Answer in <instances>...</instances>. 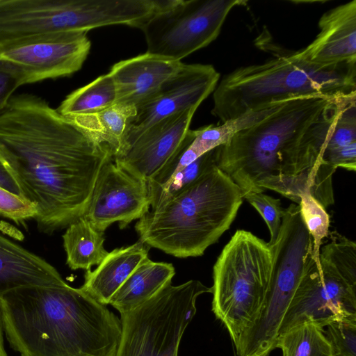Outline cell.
<instances>
[{
    "label": "cell",
    "instance_id": "6da1fadb",
    "mask_svg": "<svg viewBox=\"0 0 356 356\" xmlns=\"http://www.w3.org/2000/svg\"><path fill=\"white\" fill-rule=\"evenodd\" d=\"M111 157L107 146L39 97L13 96L0 113V161L20 196L35 205L42 233L67 228L85 215Z\"/></svg>",
    "mask_w": 356,
    "mask_h": 356
},
{
    "label": "cell",
    "instance_id": "7a4b0ae2",
    "mask_svg": "<svg viewBox=\"0 0 356 356\" xmlns=\"http://www.w3.org/2000/svg\"><path fill=\"white\" fill-rule=\"evenodd\" d=\"M3 330L20 356H115L120 318L65 282L0 296Z\"/></svg>",
    "mask_w": 356,
    "mask_h": 356
},
{
    "label": "cell",
    "instance_id": "3957f363",
    "mask_svg": "<svg viewBox=\"0 0 356 356\" xmlns=\"http://www.w3.org/2000/svg\"><path fill=\"white\" fill-rule=\"evenodd\" d=\"M240 188L217 165L138 219L149 247L179 258L202 255L230 227L243 202Z\"/></svg>",
    "mask_w": 356,
    "mask_h": 356
},
{
    "label": "cell",
    "instance_id": "277c9868",
    "mask_svg": "<svg viewBox=\"0 0 356 356\" xmlns=\"http://www.w3.org/2000/svg\"><path fill=\"white\" fill-rule=\"evenodd\" d=\"M356 95V60L321 66L293 51L225 75L213 91L211 113L222 123L300 97Z\"/></svg>",
    "mask_w": 356,
    "mask_h": 356
},
{
    "label": "cell",
    "instance_id": "5b68a950",
    "mask_svg": "<svg viewBox=\"0 0 356 356\" xmlns=\"http://www.w3.org/2000/svg\"><path fill=\"white\" fill-rule=\"evenodd\" d=\"M337 99V98H336ZM335 99L300 97L282 103L257 122L217 147L218 168L243 197L263 193L262 185L281 176L280 163Z\"/></svg>",
    "mask_w": 356,
    "mask_h": 356
},
{
    "label": "cell",
    "instance_id": "8992f818",
    "mask_svg": "<svg viewBox=\"0 0 356 356\" xmlns=\"http://www.w3.org/2000/svg\"><path fill=\"white\" fill-rule=\"evenodd\" d=\"M329 234L319 259L312 251L306 259L277 337L302 323L324 328L334 321L356 319V244L336 232Z\"/></svg>",
    "mask_w": 356,
    "mask_h": 356
},
{
    "label": "cell",
    "instance_id": "52a82bcc",
    "mask_svg": "<svg viewBox=\"0 0 356 356\" xmlns=\"http://www.w3.org/2000/svg\"><path fill=\"white\" fill-rule=\"evenodd\" d=\"M272 263L268 243L240 229L225 245L213 266L212 311L227 328L234 346L262 305Z\"/></svg>",
    "mask_w": 356,
    "mask_h": 356
},
{
    "label": "cell",
    "instance_id": "ba28073f",
    "mask_svg": "<svg viewBox=\"0 0 356 356\" xmlns=\"http://www.w3.org/2000/svg\"><path fill=\"white\" fill-rule=\"evenodd\" d=\"M272 270L262 305L234 346L237 356H269L276 348L278 331L302 275L313 243L298 204L284 210L280 232L270 245Z\"/></svg>",
    "mask_w": 356,
    "mask_h": 356
},
{
    "label": "cell",
    "instance_id": "9c48e42d",
    "mask_svg": "<svg viewBox=\"0 0 356 356\" xmlns=\"http://www.w3.org/2000/svg\"><path fill=\"white\" fill-rule=\"evenodd\" d=\"M212 288L191 280L165 285L149 300L121 315L115 356H178L183 334L197 312L196 301Z\"/></svg>",
    "mask_w": 356,
    "mask_h": 356
},
{
    "label": "cell",
    "instance_id": "30bf717a",
    "mask_svg": "<svg viewBox=\"0 0 356 356\" xmlns=\"http://www.w3.org/2000/svg\"><path fill=\"white\" fill-rule=\"evenodd\" d=\"M243 0H161L159 9L140 29L147 52L181 60L215 40L234 8Z\"/></svg>",
    "mask_w": 356,
    "mask_h": 356
},
{
    "label": "cell",
    "instance_id": "8fae6325",
    "mask_svg": "<svg viewBox=\"0 0 356 356\" xmlns=\"http://www.w3.org/2000/svg\"><path fill=\"white\" fill-rule=\"evenodd\" d=\"M219 78V73L211 65L183 63L150 101L136 109L117 152L131 145L160 120L188 109H197L213 92Z\"/></svg>",
    "mask_w": 356,
    "mask_h": 356
},
{
    "label": "cell",
    "instance_id": "7c38bea8",
    "mask_svg": "<svg viewBox=\"0 0 356 356\" xmlns=\"http://www.w3.org/2000/svg\"><path fill=\"white\" fill-rule=\"evenodd\" d=\"M87 33L65 32L33 38L9 47L0 58L22 72L24 83L67 76L79 71L89 54Z\"/></svg>",
    "mask_w": 356,
    "mask_h": 356
},
{
    "label": "cell",
    "instance_id": "4fadbf2b",
    "mask_svg": "<svg viewBox=\"0 0 356 356\" xmlns=\"http://www.w3.org/2000/svg\"><path fill=\"white\" fill-rule=\"evenodd\" d=\"M149 209L147 183L117 165L111 157L99 172L83 216L104 232L113 222H118L120 229L125 228Z\"/></svg>",
    "mask_w": 356,
    "mask_h": 356
},
{
    "label": "cell",
    "instance_id": "5bb4252c",
    "mask_svg": "<svg viewBox=\"0 0 356 356\" xmlns=\"http://www.w3.org/2000/svg\"><path fill=\"white\" fill-rule=\"evenodd\" d=\"M197 109L177 113L155 123L113 156L115 163L134 177L152 179L170 161L190 129Z\"/></svg>",
    "mask_w": 356,
    "mask_h": 356
},
{
    "label": "cell",
    "instance_id": "9a60e30c",
    "mask_svg": "<svg viewBox=\"0 0 356 356\" xmlns=\"http://www.w3.org/2000/svg\"><path fill=\"white\" fill-rule=\"evenodd\" d=\"M182 64L147 52L114 64L108 74L115 87V104L138 108L156 95Z\"/></svg>",
    "mask_w": 356,
    "mask_h": 356
},
{
    "label": "cell",
    "instance_id": "2e32d148",
    "mask_svg": "<svg viewBox=\"0 0 356 356\" xmlns=\"http://www.w3.org/2000/svg\"><path fill=\"white\" fill-rule=\"evenodd\" d=\"M319 33L305 49L295 51L298 58L327 66L356 60V1L325 12L318 21Z\"/></svg>",
    "mask_w": 356,
    "mask_h": 356
},
{
    "label": "cell",
    "instance_id": "e0dca14e",
    "mask_svg": "<svg viewBox=\"0 0 356 356\" xmlns=\"http://www.w3.org/2000/svg\"><path fill=\"white\" fill-rule=\"evenodd\" d=\"M63 282L49 263L0 235V296L20 287Z\"/></svg>",
    "mask_w": 356,
    "mask_h": 356
},
{
    "label": "cell",
    "instance_id": "ac0fdd59",
    "mask_svg": "<svg viewBox=\"0 0 356 356\" xmlns=\"http://www.w3.org/2000/svg\"><path fill=\"white\" fill-rule=\"evenodd\" d=\"M149 247L139 239L135 243L108 252L94 270H86L80 287L103 305L110 300L131 273L147 257Z\"/></svg>",
    "mask_w": 356,
    "mask_h": 356
},
{
    "label": "cell",
    "instance_id": "d6986e66",
    "mask_svg": "<svg viewBox=\"0 0 356 356\" xmlns=\"http://www.w3.org/2000/svg\"><path fill=\"white\" fill-rule=\"evenodd\" d=\"M175 269L170 263L145 258L131 273L110 300L120 314L139 307L158 293L172 279Z\"/></svg>",
    "mask_w": 356,
    "mask_h": 356
},
{
    "label": "cell",
    "instance_id": "ffe728a7",
    "mask_svg": "<svg viewBox=\"0 0 356 356\" xmlns=\"http://www.w3.org/2000/svg\"><path fill=\"white\" fill-rule=\"evenodd\" d=\"M66 263L72 270H90L99 265L108 252L104 248V232L97 229L84 217L71 223L63 235Z\"/></svg>",
    "mask_w": 356,
    "mask_h": 356
},
{
    "label": "cell",
    "instance_id": "44dd1931",
    "mask_svg": "<svg viewBox=\"0 0 356 356\" xmlns=\"http://www.w3.org/2000/svg\"><path fill=\"white\" fill-rule=\"evenodd\" d=\"M136 113L134 107L114 104L97 113L67 118L98 143L107 146L113 156L122 143L129 120Z\"/></svg>",
    "mask_w": 356,
    "mask_h": 356
},
{
    "label": "cell",
    "instance_id": "7402d4cb",
    "mask_svg": "<svg viewBox=\"0 0 356 356\" xmlns=\"http://www.w3.org/2000/svg\"><path fill=\"white\" fill-rule=\"evenodd\" d=\"M115 100L114 82L106 74L71 92L56 110L66 118L90 115L113 106Z\"/></svg>",
    "mask_w": 356,
    "mask_h": 356
},
{
    "label": "cell",
    "instance_id": "603a6c76",
    "mask_svg": "<svg viewBox=\"0 0 356 356\" xmlns=\"http://www.w3.org/2000/svg\"><path fill=\"white\" fill-rule=\"evenodd\" d=\"M277 348L282 356H333L323 328L312 323L298 325L280 335Z\"/></svg>",
    "mask_w": 356,
    "mask_h": 356
},
{
    "label": "cell",
    "instance_id": "cb8c5ba5",
    "mask_svg": "<svg viewBox=\"0 0 356 356\" xmlns=\"http://www.w3.org/2000/svg\"><path fill=\"white\" fill-rule=\"evenodd\" d=\"M217 163V147L204 154L163 183L147 186L150 209L159 207L175 196Z\"/></svg>",
    "mask_w": 356,
    "mask_h": 356
},
{
    "label": "cell",
    "instance_id": "d4e9b609",
    "mask_svg": "<svg viewBox=\"0 0 356 356\" xmlns=\"http://www.w3.org/2000/svg\"><path fill=\"white\" fill-rule=\"evenodd\" d=\"M300 213L313 243L312 254L319 259L320 249L324 238L328 237L330 217L325 209L310 194L300 196Z\"/></svg>",
    "mask_w": 356,
    "mask_h": 356
},
{
    "label": "cell",
    "instance_id": "484cf974",
    "mask_svg": "<svg viewBox=\"0 0 356 356\" xmlns=\"http://www.w3.org/2000/svg\"><path fill=\"white\" fill-rule=\"evenodd\" d=\"M325 327L333 356H356V319L334 321Z\"/></svg>",
    "mask_w": 356,
    "mask_h": 356
},
{
    "label": "cell",
    "instance_id": "4316f807",
    "mask_svg": "<svg viewBox=\"0 0 356 356\" xmlns=\"http://www.w3.org/2000/svg\"><path fill=\"white\" fill-rule=\"evenodd\" d=\"M244 198L253 206L266 222L270 238L268 244L273 245L279 234L284 210L281 207L280 200L263 193H250Z\"/></svg>",
    "mask_w": 356,
    "mask_h": 356
},
{
    "label": "cell",
    "instance_id": "83f0119b",
    "mask_svg": "<svg viewBox=\"0 0 356 356\" xmlns=\"http://www.w3.org/2000/svg\"><path fill=\"white\" fill-rule=\"evenodd\" d=\"M37 211L34 204L20 195L0 186V216L17 224L34 219Z\"/></svg>",
    "mask_w": 356,
    "mask_h": 356
},
{
    "label": "cell",
    "instance_id": "f1b7e54d",
    "mask_svg": "<svg viewBox=\"0 0 356 356\" xmlns=\"http://www.w3.org/2000/svg\"><path fill=\"white\" fill-rule=\"evenodd\" d=\"M24 84V78L19 69L0 58V113L8 106L15 90Z\"/></svg>",
    "mask_w": 356,
    "mask_h": 356
},
{
    "label": "cell",
    "instance_id": "f546056e",
    "mask_svg": "<svg viewBox=\"0 0 356 356\" xmlns=\"http://www.w3.org/2000/svg\"><path fill=\"white\" fill-rule=\"evenodd\" d=\"M0 186L14 194L20 195L15 180L0 161Z\"/></svg>",
    "mask_w": 356,
    "mask_h": 356
},
{
    "label": "cell",
    "instance_id": "4dcf8cb0",
    "mask_svg": "<svg viewBox=\"0 0 356 356\" xmlns=\"http://www.w3.org/2000/svg\"><path fill=\"white\" fill-rule=\"evenodd\" d=\"M3 327L1 323V313H0V356H8V354L6 351L4 343H3Z\"/></svg>",
    "mask_w": 356,
    "mask_h": 356
}]
</instances>
